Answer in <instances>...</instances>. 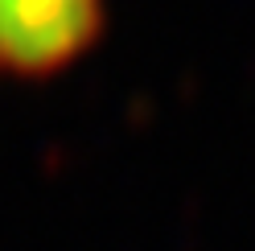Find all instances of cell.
<instances>
[{
  "instance_id": "obj_1",
  "label": "cell",
  "mask_w": 255,
  "mask_h": 251,
  "mask_svg": "<svg viewBox=\"0 0 255 251\" xmlns=\"http://www.w3.org/2000/svg\"><path fill=\"white\" fill-rule=\"evenodd\" d=\"M103 29V0H0V74H54Z\"/></svg>"
}]
</instances>
